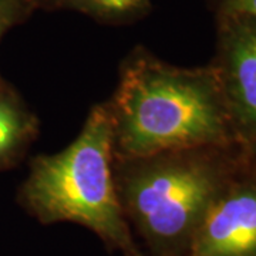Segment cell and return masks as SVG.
<instances>
[{
	"mask_svg": "<svg viewBox=\"0 0 256 256\" xmlns=\"http://www.w3.org/2000/svg\"><path fill=\"white\" fill-rule=\"evenodd\" d=\"M245 156H246V164L256 171V146L245 151Z\"/></svg>",
	"mask_w": 256,
	"mask_h": 256,
	"instance_id": "10",
	"label": "cell"
},
{
	"mask_svg": "<svg viewBox=\"0 0 256 256\" xmlns=\"http://www.w3.org/2000/svg\"><path fill=\"white\" fill-rule=\"evenodd\" d=\"M37 9L38 0H0V40L10 28L24 23Z\"/></svg>",
	"mask_w": 256,
	"mask_h": 256,
	"instance_id": "8",
	"label": "cell"
},
{
	"mask_svg": "<svg viewBox=\"0 0 256 256\" xmlns=\"http://www.w3.org/2000/svg\"><path fill=\"white\" fill-rule=\"evenodd\" d=\"M106 104L118 158L239 146L212 64L174 66L134 47L120 64L117 87Z\"/></svg>",
	"mask_w": 256,
	"mask_h": 256,
	"instance_id": "1",
	"label": "cell"
},
{
	"mask_svg": "<svg viewBox=\"0 0 256 256\" xmlns=\"http://www.w3.org/2000/svg\"><path fill=\"white\" fill-rule=\"evenodd\" d=\"M6 82V80H4V78H3V77H2V76H0V86H2V84H3V82Z\"/></svg>",
	"mask_w": 256,
	"mask_h": 256,
	"instance_id": "11",
	"label": "cell"
},
{
	"mask_svg": "<svg viewBox=\"0 0 256 256\" xmlns=\"http://www.w3.org/2000/svg\"><path fill=\"white\" fill-rule=\"evenodd\" d=\"M245 164L239 146L112 158L121 208L146 256H185L210 204Z\"/></svg>",
	"mask_w": 256,
	"mask_h": 256,
	"instance_id": "2",
	"label": "cell"
},
{
	"mask_svg": "<svg viewBox=\"0 0 256 256\" xmlns=\"http://www.w3.org/2000/svg\"><path fill=\"white\" fill-rule=\"evenodd\" d=\"M151 8V0H38V9L73 10L106 24L137 22Z\"/></svg>",
	"mask_w": 256,
	"mask_h": 256,
	"instance_id": "7",
	"label": "cell"
},
{
	"mask_svg": "<svg viewBox=\"0 0 256 256\" xmlns=\"http://www.w3.org/2000/svg\"><path fill=\"white\" fill-rule=\"evenodd\" d=\"M185 256H256V171L246 156L210 204Z\"/></svg>",
	"mask_w": 256,
	"mask_h": 256,
	"instance_id": "5",
	"label": "cell"
},
{
	"mask_svg": "<svg viewBox=\"0 0 256 256\" xmlns=\"http://www.w3.org/2000/svg\"><path fill=\"white\" fill-rule=\"evenodd\" d=\"M112 158V127L102 101L88 111L73 142L56 154L33 156L18 204L42 225L77 224L110 252L146 256L121 208Z\"/></svg>",
	"mask_w": 256,
	"mask_h": 256,
	"instance_id": "3",
	"label": "cell"
},
{
	"mask_svg": "<svg viewBox=\"0 0 256 256\" xmlns=\"http://www.w3.org/2000/svg\"><path fill=\"white\" fill-rule=\"evenodd\" d=\"M220 13L244 14L256 20V0H220Z\"/></svg>",
	"mask_w": 256,
	"mask_h": 256,
	"instance_id": "9",
	"label": "cell"
},
{
	"mask_svg": "<svg viewBox=\"0 0 256 256\" xmlns=\"http://www.w3.org/2000/svg\"><path fill=\"white\" fill-rule=\"evenodd\" d=\"M239 146H256V20L220 13L218 54L212 62Z\"/></svg>",
	"mask_w": 256,
	"mask_h": 256,
	"instance_id": "4",
	"label": "cell"
},
{
	"mask_svg": "<svg viewBox=\"0 0 256 256\" xmlns=\"http://www.w3.org/2000/svg\"><path fill=\"white\" fill-rule=\"evenodd\" d=\"M40 134V120L8 82L0 86V172L18 166Z\"/></svg>",
	"mask_w": 256,
	"mask_h": 256,
	"instance_id": "6",
	"label": "cell"
}]
</instances>
